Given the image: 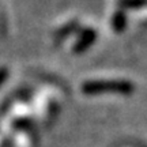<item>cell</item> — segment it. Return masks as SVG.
Instances as JSON below:
<instances>
[{
  "instance_id": "7a4b0ae2",
  "label": "cell",
  "mask_w": 147,
  "mask_h": 147,
  "mask_svg": "<svg viewBox=\"0 0 147 147\" xmlns=\"http://www.w3.org/2000/svg\"><path fill=\"white\" fill-rule=\"evenodd\" d=\"M98 34L95 32V29L93 27H84L82 29L78 34V38L72 47V52L76 55H82L86 51H89L90 48L93 47V44L97 41Z\"/></svg>"
},
{
  "instance_id": "6da1fadb",
  "label": "cell",
  "mask_w": 147,
  "mask_h": 147,
  "mask_svg": "<svg viewBox=\"0 0 147 147\" xmlns=\"http://www.w3.org/2000/svg\"><path fill=\"white\" fill-rule=\"evenodd\" d=\"M135 84L127 79H91L82 84V93L86 95L98 94H121L129 95L134 93Z\"/></svg>"
},
{
  "instance_id": "5b68a950",
  "label": "cell",
  "mask_w": 147,
  "mask_h": 147,
  "mask_svg": "<svg viewBox=\"0 0 147 147\" xmlns=\"http://www.w3.org/2000/svg\"><path fill=\"white\" fill-rule=\"evenodd\" d=\"M79 29V23H78V21H72L71 23H67L65 26H63L60 30L57 32V37H67V36H69L71 33H75L76 30Z\"/></svg>"
},
{
  "instance_id": "3957f363",
  "label": "cell",
  "mask_w": 147,
  "mask_h": 147,
  "mask_svg": "<svg viewBox=\"0 0 147 147\" xmlns=\"http://www.w3.org/2000/svg\"><path fill=\"white\" fill-rule=\"evenodd\" d=\"M127 23H128V18H127V14L124 10L121 8H117L115 11V14L112 15V19H110V25H112V29L115 30L116 33H123L125 30Z\"/></svg>"
},
{
  "instance_id": "8992f818",
  "label": "cell",
  "mask_w": 147,
  "mask_h": 147,
  "mask_svg": "<svg viewBox=\"0 0 147 147\" xmlns=\"http://www.w3.org/2000/svg\"><path fill=\"white\" fill-rule=\"evenodd\" d=\"M8 75H10L8 69L5 68V67H0V87L5 83V80L8 79Z\"/></svg>"
},
{
  "instance_id": "277c9868",
  "label": "cell",
  "mask_w": 147,
  "mask_h": 147,
  "mask_svg": "<svg viewBox=\"0 0 147 147\" xmlns=\"http://www.w3.org/2000/svg\"><path fill=\"white\" fill-rule=\"evenodd\" d=\"M147 5V0H119V8L121 10H138Z\"/></svg>"
}]
</instances>
